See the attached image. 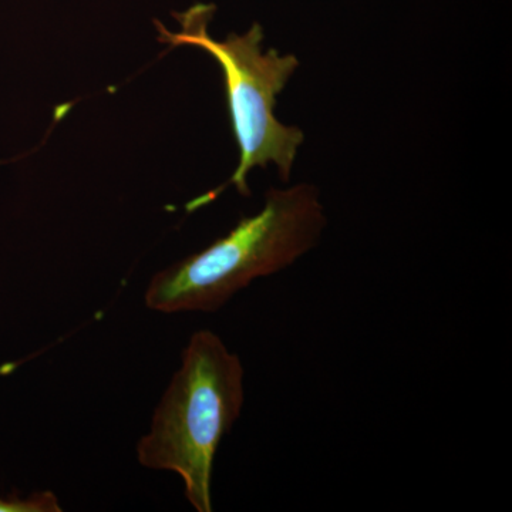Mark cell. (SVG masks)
<instances>
[{
  "mask_svg": "<svg viewBox=\"0 0 512 512\" xmlns=\"http://www.w3.org/2000/svg\"><path fill=\"white\" fill-rule=\"evenodd\" d=\"M325 208L311 184L271 188L258 214L242 218L225 237L151 278L147 308L161 313H214L255 279L295 264L316 247Z\"/></svg>",
  "mask_w": 512,
  "mask_h": 512,
  "instance_id": "6da1fadb",
  "label": "cell"
},
{
  "mask_svg": "<svg viewBox=\"0 0 512 512\" xmlns=\"http://www.w3.org/2000/svg\"><path fill=\"white\" fill-rule=\"evenodd\" d=\"M244 366L211 330H198L183 352L180 369L141 437V466L178 474L185 498L198 512H211L212 468L225 434L245 402Z\"/></svg>",
  "mask_w": 512,
  "mask_h": 512,
  "instance_id": "7a4b0ae2",
  "label": "cell"
},
{
  "mask_svg": "<svg viewBox=\"0 0 512 512\" xmlns=\"http://www.w3.org/2000/svg\"><path fill=\"white\" fill-rule=\"evenodd\" d=\"M214 12V5L198 3L184 13H174L181 25L178 33L170 32L156 20L160 33L158 40L175 47H197L210 53L220 64L232 131L239 147V164L228 184L235 185L239 194L248 197L247 177L252 168L275 164L284 183L291 178L293 163L305 134L301 128L282 124L276 119L274 109L276 97L284 92L299 67V60L293 55H279L275 49L262 52L264 30L258 23L245 35L212 39L208 23ZM224 187L190 202L188 210L210 204Z\"/></svg>",
  "mask_w": 512,
  "mask_h": 512,
  "instance_id": "3957f363",
  "label": "cell"
},
{
  "mask_svg": "<svg viewBox=\"0 0 512 512\" xmlns=\"http://www.w3.org/2000/svg\"><path fill=\"white\" fill-rule=\"evenodd\" d=\"M62 511L56 495L52 493H39L30 495L28 500L18 497L3 500L0 498V512H57Z\"/></svg>",
  "mask_w": 512,
  "mask_h": 512,
  "instance_id": "277c9868",
  "label": "cell"
}]
</instances>
